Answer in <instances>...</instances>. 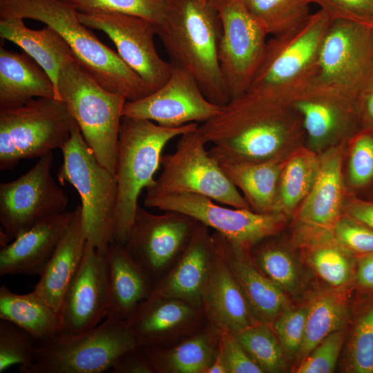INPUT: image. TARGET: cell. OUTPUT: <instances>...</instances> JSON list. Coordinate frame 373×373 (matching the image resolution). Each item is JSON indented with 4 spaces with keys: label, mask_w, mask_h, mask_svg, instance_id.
<instances>
[{
    "label": "cell",
    "mask_w": 373,
    "mask_h": 373,
    "mask_svg": "<svg viewBox=\"0 0 373 373\" xmlns=\"http://www.w3.org/2000/svg\"><path fill=\"white\" fill-rule=\"evenodd\" d=\"M41 21L56 30L70 46L77 62L106 90L128 101L143 98L153 88L118 53L104 45L79 19V11L64 0H0V18Z\"/></svg>",
    "instance_id": "1"
},
{
    "label": "cell",
    "mask_w": 373,
    "mask_h": 373,
    "mask_svg": "<svg viewBox=\"0 0 373 373\" xmlns=\"http://www.w3.org/2000/svg\"><path fill=\"white\" fill-rule=\"evenodd\" d=\"M171 64L191 73L211 102L231 100L218 59L221 23L211 0H169L164 20L155 26Z\"/></svg>",
    "instance_id": "2"
},
{
    "label": "cell",
    "mask_w": 373,
    "mask_h": 373,
    "mask_svg": "<svg viewBox=\"0 0 373 373\" xmlns=\"http://www.w3.org/2000/svg\"><path fill=\"white\" fill-rule=\"evenodd\" d=\"M199 129L217 161L275 160L285 142L303 131L291 106L280 107L231 100Z\"/></svg>",
    "instance_id": "3"
},
{
    "label": "cell",
    "mask_w": 373,
    "mask_h": 373,
    "mask_svg": "<svg viewBox=\"0 0 373 373\" xmlns=\"http://www.w3.org/2000/svg\"><path fill=\"white\" fill-rule=\"evenodd\" d=\"M332 19L322 10L297 28L268 40L245 100L291 106L295 96L312 80L323 37Z\"/></svg>",
    "instance_id": "4"
},
{
    "label": "cell",
    "mask_w": 373,
    "mask_h": 373,
    "mask_svg": "<svg viewBox=\"0 0 373 373\" xmlns=\"http://www.w3.org/2000/svg\"><path fill=\"white\" fill-rule=\"evenodd\" d=\"M198 127V123H190L169 128L147 119L122 117L115 168L117 200L113 242L125 243L134 222L139 196L154 183L166 144Z\"/></svg>",
    "instance_id": "5"
},
{
    "label": "cell",
    "mask_w": 373,
    "mask_h": 373,
    "mask_svg": "<svg viewBox=\"0 0 373 373\" xmlns=\"http://www.w3.org/2000/svg\"><path fill=\"white\" fill-rule=\"evenodd\" d=\"M57 92L97 160L115 174L119 133L126 98L102 86L75 59L62 66Z\"/></svg>",
    "instance_id": "6"
},
{
    "label": "cell",
    "mask_w": 373,
    "mask_h": 373,
    "mask_svg": "<svg viewBox=\"0 0 373 373\" xmlns=\"http://www.w3.org/2000/svg\"><path fill=\"white\" fill-rule=\"evenodd\" d=\"M63 162L57 172L61 184H71L81 199L84 236L106 254L113 242L117 200L116 175L100 164L77 126L61 149Z\"/></svg>",
    "instance_id": "7"
},
{
    "label": "cell",
    "mask_w": 373,
    "mask_h": 373,
    "mask_svg": "<svg viewBox=\"0 0 373 373\" xmlns=\"http://www.w3.org/2000/svg\"><path fill=\"white\" fill-rule=\"evenodd\" d=\"M76 125L66 103L55 98H35L0 110V170H12L21 160L61 149Z\"/></svg>",
    "instance_id": "8"
},
{
    "label": "cell",
    "mask_w": 373,
    "mask_h": 373,
    "mask_svg": "<svg viewBox=\"0 0 373 373\" xmlns=\"http://www.w3.org/2000/svg\"><path fill=\"white\" fill-rule=\"evenodd\" d=\"M138 347L126 321L106 318L76 334H58L37 343L35 356L21 373H101L127 350Z\"/></svg>",
    "instance_id": "9"
},
{
    "label": "cell",
    "mask_w": 373,
    "mask_h": 373,
    "mask_svg": "<svg viewBox=\"0 0 373 373\" xmlns=\"http://www.w3.org/2000/svg\"><path fill=\"white\" fill-rule=\"evenodd\" d=\"M180 137L175 151L162 155V172L146 189L145 196L195 193L229 207L250 209L238 189L206 149L207 142L199 127Z\"/></svg>",
    "instance_id": "10"
},
{
    "label": "cell",
    "mask_w": 373,
    "mask_h": 373,
    "mask_svg": "<svg viewBox=\"0 0 373 373\" xmlns=\"http://www.w3.org/2000/svg\"><path fill=\"white\" fill-rule=\"evenodd\" d=\"M373 73V28L332 20L322 40L312 82L355 98Z\"/></svg>",
    "instance_id": "11"
},
{
    "label": "cell",
    "mask_w": 373,
    "mask_h": 373,
    "mask_svg": "<svg viewBox=\"0 0 373 373\" xmlns=\"http://www.w3.org/2000/svg\"><path fill=\"white\" fill-rule=\"evenodd\" d=\"M52 152L26 173L0 184L1 231L9 242L41 220L66 211L68 198L51 174Z\"/></svg>",
    "instance_id": "12"
},
{
    "label": "cell",
    "mask_w": 373,
    "mask_h": 373,
    "mask_svg": "<svg viewBox=\"0 0 373 373\" xmlns=\"http://www.w3.org/2000/svg\"><path fill=\"white\" fill-rule=\"evenodd\" d=\"M211 1L221 23L220 67L232 100L248 89L263 57L269 35L240 0Z\"/></svg>",
    "instance_id": "13"
},
{
    "label": "cell",
    "mask_w": 373,
    "mask_h": 373,
    "mask_svg": "<svg viewBox=\"0 0 373 373\" xmlns=\"http://www.w3.org/2000/svg\"><path fill=\"white\" fill-rule=\"evenodd\" d=\"M219 204L207 196L186 193L145 196L144 199L146 207L188 215L246 248L275 235L285 220L280 213H260L250 209Z\"/></svg>",
    "instance_id": "14"
},
{
    "label": "cell",
    "mask_w": 373,
    "mask_h": 373,
    "mask_svg": "<svg viewBox=\"0 0 373 373\" xmlns=\"http://www.w3.org/2000/svg\"><path fill=\"white\" fill-rule=\"evenodd\" d=\"M155 214L138 205L124 245L155 284L169 269L199 223L178 211Z\"/></svg>",
    "instance_id": "15"
},
{
    "label": "cell",
    "mask_w": 373,
    "mask_h": 373,
    "mask_svg": "<svg viewBox=\"0 0 373 373\" xmlns=\"http://www.w3.org/2000/svg\"><path fill=\"white\" fill-rule=\"evenodd\" d=\"M86 26L101 30L112 40L122 59L153 90L164 84L173 65L155 45V25L145 19L115 12H79Z\"/></svg>",
    "instance_id": "16"
},
{
    "label": "cell",
    "mask_w": 373,
    "mask_h": 373,
    "mask_svg": "<svg viewBox=\"0 0 373 373\" xmlns=\"http://www.w3.org/2000/svg\"><path fill=\"white\" fill-rule=\"evenodd\" d=\"M222 107L207 98L191 73L173 65L171 75L160 87L143 98L126 102L122 117L175 128L207 122L220 113Z\"/></svg>",
    "instance_id": "17"
},
{
    "label": "cell",
    "mask_w": 373,
    "mask_h": 373,
    "mask_svg": "<svg viewBox=\"0 0 373 373\" xmlns=\"http://www.w3.org/2000/svg\"><path fill=\"white\" fill-rule=\"evenodd\" d=\"M109 292L105 254L86 240L80 267L65 296L59 334L90 330L106 318Z\"/></svg>",
    "instance_id": "18"
},
{
    "label": "cell",
    "mask_w": 373,
    "mask_h": 373,
    "mask_svg": "<svg viewBox=\"0 0 373 373\" xmlns=\"http://www.w3.org/2000/svg\"><path fill=\"white\" fill-rule=\"evenodd\" d=\"M138 347H168L202 329V309L183 300L150 296L126 321Z\"/></svg>",
    "instance_id": "19"
},
{
    "label": "cell",
    "mask_w": 373,
    "mask_h": 373,
    "mask_svg": "<svg viewBox=\"0 0 373 373\" xmlns=\"http://www.w3.org/2000/svg\"><path fill=\"white\" fill-rule=\"evenodd\" d=\"M291 107L314 142L360 129L355 98L327 85L311 82L295 96Z\"/></svg>",
    "instance_id": "20"
},
{
    "label": "cell",
    "mask_w": 373,
    "mask_h": 373,
    "mask_svg": "<svg viewBox=\"0 0 373 373\" xmlns=\"http://www.w3.org/2000/svg\"><path fill=\"white\" fill-rule=\"evenodd\" d=\"M211 237L214 249L241 289L256 320L271 323L287 307L285 292L259 269L249 248L216 231Z\"/></svg>",
    "instance_id": "21"
},
{
    "label": "cell",
    "mask_w": 373,
    "mask_h": 373,
    "mask_svg": "<svg viewBox=\"0 0 373 373\" xmlns=\"http://www.w3.org/2000/svg\"><path fill=\"white\" fill-rule=\"evenodd\" d=\"M211 235L209 227L198 224L178 258L155 284L151 296L178 299L201 307L213 254Z\"/></svg>",
    "instance_id": "22"
},
{
    "label": "cell",
    "mask_w": 373,
    "mask_h": 373,
    "mask_svg": "<svg viewBox=\"0 0 373 373\" xmlns=\"http://www.w3.org/2000/svg\"><path fill=\"white\" fill-rule=\"evenodd\" d=\"M75 209L48 217L0 250V276L40 275L66 233Z\"/></svg>",
    "instance_id": "23"
},
{
    "label": "cell",
    "mask_w": 373,
    "mask_h": 373,
    "mask_svg": "<svg viewBox=\"0 0 373 373\" xmlns=\"http://www.w3.org/2000/svg\"><path fill=\"white\" fill-rule=\"evenodd\" d=\"M201 307L207 323L222 332L234 334L257 322L241 289L214 248Z\"/></svg>",
    "instance_id": "24"
},
{
    "label": "cell",
    "mask_w": 373,
    "mask_h": 373,
    "mask_svg": "<svg viewBox=\"0 0 373 373\" xmlns=\"http://www.w3.org/2000/svg\"><path fill=\"white\" fill-rule=\"evenodd\" d=\"M105 257L109 292L106 318L126 321L151 296L155 284L124 245L112 242Z\"/></svg>",
    "instance_id": "25"
},
{
    "label": "cell",
    "mask_w": 373,
    "mask_h": 373,
    "mask_svg": "<svg viewBox=\"0 0 373 373\" xmlns=\"http://www.w3.org/2000/svg\"><path fill=\"white\" fill-rule=\"evenodd\" d=\"M86 244L81 206H78L66 233L34 287V290L59 314L68 289L82 264Z\"/></svg>",
    "instance_id": "26"
},
{
    "label": "cell",
    "mask_w": 373,
    "mask_h": 373,
    "mask_svg": "<svg viewBox=\"0 0 373 373\" xmlns=\"http://www.w3.org/2000/svg\"><path fill=\"white\" fill-rule=\"evenodd\" d=\"M220 329L207 323L202 329L168 347H139L154 373H207L220 344Z\"/></svg>",
    "instance_id": "27"
},
{
    "label": "cell",
    "mask_w": 373,
    "mask_h": 373,
    "mask_svg": "<svg viewBox=\"0 0 373 373\" xmlns=\"http://www.w3.org/2000/svg\"><path fill=\"white\" fill-rule=\"evenodd\" d=\"M41 97L59 99L50 76L25 52L1 46L0 110L17 108Z\"/></svg>",
    "instance_id": "28"
},
{
    "label": "cell",
    "mask_w": 373,
    "mask_h": 373,
    "mask_svg": "<svg viewBox=\"0 0 373 373\" xmlns=\"http://www.w3.org/2000/svg\"><path fill=\"white\" fill-rule=\"evenodd\" d=\"M0 36L19 46L50 76L55 87L62 66L75 59L64 38L53 28L46 26L41 30H32L19 17L0 18Z\"/></svg>",
    "instance_id": "29"
},
{
    "label": "cell",
    "mask_w": 373,
    "mask_h": 373,
    "mask_svg": "<svg viewBox=\"0 0 373 373\" xmlns=\"http://www.w3.org/2000/svg\"><path fill=\"white\" fill-rule=\"evenodd\" d=\"M218 162L227 178L242 191L251 210L260 213H276L281 169L275 160Z\"/></svg>",
    "instance_id": "30"
},
{
    "label": "cell",
    "mask_w": 373,
    "mask_h": 373,
    "mask_svg": "<svg viewBox=\"0 0 373 373\" xmlns=\"http://www.w3.org/2000/svg\"><path fill=\"white\" fill-rule=\"evenodd\" d=\"M341 155L334 149L319 160L314 182L304 199L300 219L318 227L334 225L338 220L342 198Z\"/></svg>",
    "instance_id": "31"
},
{
    "label": "cell",
    "mask_w": 373,
    "mask_h": 373,
    "mask_svg": "<svg viewBox=\"0 0 373 373\" xmlns=\"http://www.w3.org/2000/svg\"><path fill=\"white\" fill-rule=\"evenodd\" d=\"M0 319L8 321L32 336L38 343L60 334L61 317L34 289L19 294L0 287Z\"/></svg>",
    "instance_id": "32"
},
{
    "label": "cell",
    "mask_w": 373,
    "mask_h": 373,
    "mask_svg": "<svg viewBox=\"0 0 373 373\" xmlns=\"http://www.w3.org/2000/svg\"><path fill=\"white\" fill-rule=\"evenodd\" d=\"M348 316L343 300L332 294L316 297L308 306L305 336L298 358L301 361L324 338L341 329Z\"/></svg>",
    "instance_id": "33"
},
{
    "label": "cell",
    "mask_w": 373,
    "mask_h": 373,
    "mask_svg": "<svg viewBox=\"0 0 373 373\" xmlns=\"http://www.w3.org/2000/svg\"><path fill=\"white\" fill-rule=\"evenodd\" d=\"M269 35L286 34L310 16L309 0H240Z\"/></svg>",
    "instance_id": "34"
},
{
    "label": "cell",
    "mask_w": 373,
    "mask_h": 373,
    "mask_svg": "<svg viewBox=\"0 0 373 373\" xmlns=\"http://www.w3.org/2000/svg\"><path fill=\"white\" fill-rule=\"evenodd\" d=\"M319 161L308 153L292 157L281 172L275 212L291 210L309 193L316 177Z\"/></svg>",
    "instance_id": "35"
},
{
    "label": "cell",
    "mask_w": 373,
    "mask_h": 373,
    "mask_svg": "<svg viewBox=\"0 0 373 373\" xmlns=\"http://www.w3.org/2000/svg\"><path fill=\"white\" fill-rule=\"evenodd\" d=\"M233 334L264 372H284L285 352L271 323L257 321Z\"/></svg>",
    "instance_id": "36"
},
{
    "label": "cell",
    "mask_w": 373,
    "mask_h": 373,
    "mask_svg": "<svg viewBox=\"0 0 373 373\" xmlns=\"http://www.w3.org/2000/svg\"><path fill=\"white\" fill-rule=\"evenodd\" d=\"M251 247L250 255L259 269L284 292L294 291L298 284V271L289 254L280 247L263 243L261 240Z\"/></svg>",
    "instance_id": "37"
},
{
    "label": "cell",
    "mask_w": 373,
    "mask_h": 373,
    "mask_svg": "<svg viewBox=\"0 0 373 373\" xmlns=\"http://www.w3.org/2000/svg\"><path fill=\"white\" fill-rule=\"evenodd\" d=\"M79 12H115L139 17L160 24L165 18L169 0H64Z\"/></svg>",
    "instance_id": "38"
},
{
    "label": "cell",
    "mask_w": 373,
    "mask_h": 373,
    "mask_svg": "<svg viewBox=\"0 0 373 373\" xmlns=\"http://www.w3.org/2000/svg\"><path fill=\"white\" fill-rule=\"evenodd\" d=\"M37 341L28 332L6 320L0 321V373L12 365L19 370L34 359Z\"/></svg>",
    "instance_id": "39"
},
{
    "label": "cell",
    "mask_w": 373,
    "mask_h": 373,
    "mask_svg": "<svg viewBox=\"0 0 373 373\" xmlns=\"http://www.w3.org/2000/svg\"><path fill=\"white\" fill-rule=\"evenodd\" d=\"M347 360L352 372H373V305L361 315L355 325Z\"/></svg>",
    "instance_id": "40"
},
{
    "label": "cell",
    "mask_w": 373,
    "mask_h": 373,
    "mask_svg": "<svg viewBox=\"0 0 373 373\" xmlns=\"http://www.w3.org/2000/svg\"><path fill=\"white\" fill-rule=\"evenodd\" d=\"M309 262L318 276L335 288L346 286L351 279L352 258L337 247L327 246L314 250Z\"/></svg>",
    "instance_id": "41"
},
{
    "label": "cell",
    "mask_w": 373,
    "mask_h": 373,
    "mask_svg": "<svg viewBox=\"0 0 373 373\" xmlns=\"http://www.w3.org/2000/svg\"><path fill=\"white\" fill-rule=\"evenodd\" d=\"M348 164L351 185L364 189L373 184V128H360L353 136Z\"/></svg>",
    "instance_id": "42"
},
{
    "label": "cell",
    "mask_w": 373,
    "mask_h": 373,
    "mask_svg": "<svg viewBox=\"0 0 373 373\" xmlns=\"http://www.w3.org/2000/svg\"><path fill=\"white\" fill-rule=\"evenodd\" d=\"M308 306L289 309L287 307L271 323L284 352L297 356L300 351L305 330Z\"/></svg>",
    "instance_id": "43"
},
{
    "label": "cell",
    "mask_w": 373,
    "mask_h": 373,
    "mask_svg": "<svg viewBox=\"0 0 373 373\" xmlns=\"http://www.w3.org/2000/svg\"><path fill=\"white\" fill-rule=\"evenodd\" d=\"M345 333L338 329L324 338L296 369V373H331L338 360Z\"/></svg>",
    "instance_id": "44"
},
{
    "label": "cell",
    "mask_w": 373,
    "mask_h": 373,
    "mask_svg": "<svg viewBox=\"0 0 373 373\" xmlns=\"http://www.w3.org/2000/svg\"><path fill=\"white\" fill-rule=\"evenodd\" d=\"M331 19L347 20L373 28V0H309Z\"/></svg>",
    "instance_id": "45"
},
{
    "label": "cell",
    "mask_w": 373,
    "mask_h": 373,
    "mask_svg": "<svg viewBox=\"0 0 373 373\" xmlns=\"http://www.w3.org/2000/svg\"><path fill=\"white\" fill-rule=\"evenodd\" d=\"M334 226L335 236L344 247L363 256L373 254V229L349 216Z\"/></svg>",
    "instance_id": "46"
},
{
    "label": "cell",
    "mask_w": 373,
    "mask_h": 373,
    "mask_svg": "<svg viewBox=\"0 0 373 373\" xmlns=\"http://www.w3.org/2000/svg\"><path fill=\"white\" fill-rule=\"evenodd\" d=\"M218 355L225 365L227 373L264 372L232 333L221 332Z\"/></svg>",
    "instance_id": "47"
},
{
    "label": "cell",
    "mask_w": 373,
    "mask_h": 373,
    "mask_svg": "<svg viewBox=\"0 0 373 373\" xmlns=\"http://www.w3.org/2000/svg\"><path fill=\"white\" fill-rule=\"evenodd\" d=\"M111 370L114 373H154L139 347L130 349L119 356Z\"/></svg>",
    "instance_id": "48"
},
{
    "label": "cell",
    "mask_w": 373,
    "mask_h": 373,
    "mask_svg": "<svg viewBox=\"0 0 373 373\" xmlns=\"http://www.w3.org/2000/svg\"><path fill=\"white\" fill-rule=\"evenodd\" d=\"M355 106L360 128H373V73L359 90Z\"/></svg>",
    "instance_id": "49"
},
{
    "label": "cell",
    "mask_w": 373,
    "mask_h": 373,
    "mask_svg": "<svg viewBox=\"0 0 373 373\" xmlns=\"http://www.w3.org/2000/svg\"><path fill=\"white\" fill-rule=\"evenodd\" d=\"M347 216L373 229V202L354 198L345 208Z\"/></svg>",
    "instance_id": "50"
},
{
    "label": "cell",
    "mask_w": 373,
    "mask_h": 373,
    "mask_svg": "<svg viewBox=\"0 0 373 373\" xmlns=\"http://www.w3.org/2000/svg\"><path fill=\"white\" fill-rule=\"evenodd\" d=\"M356 280L364 289L373 290V254L363 256L356 272Z\"/></svg>",
    "instance_id": "51"
},
{
    "label": "cell",
    "mask_w": 373,
    "mask_h": 373,
    "mask_svg": "<svg viewBox=\"0 0 373 373\" xmlns=\"http://www.w3.org/2000/svg\"><path fill=\"white\" fill-rule=\"evenodd\" d=\"M207 373H227V367L218 354Z\"/></svg>",
    "instance_id": "52"
},
{
    "label": "cell",
    "mask_w": 373,
    "mask_h": 373,
    "mask_svg": "<svg viewBox=\"0 0 373 373\" xmlns=\"http://www.w3.org/2000/svg\"><path fill=\"white\" fill-rule=\"evenodd\" d=\"M371 201H372V202H373V200H371Z\"/></svg>",
    "instance_id": "53"
}]
</instances>
